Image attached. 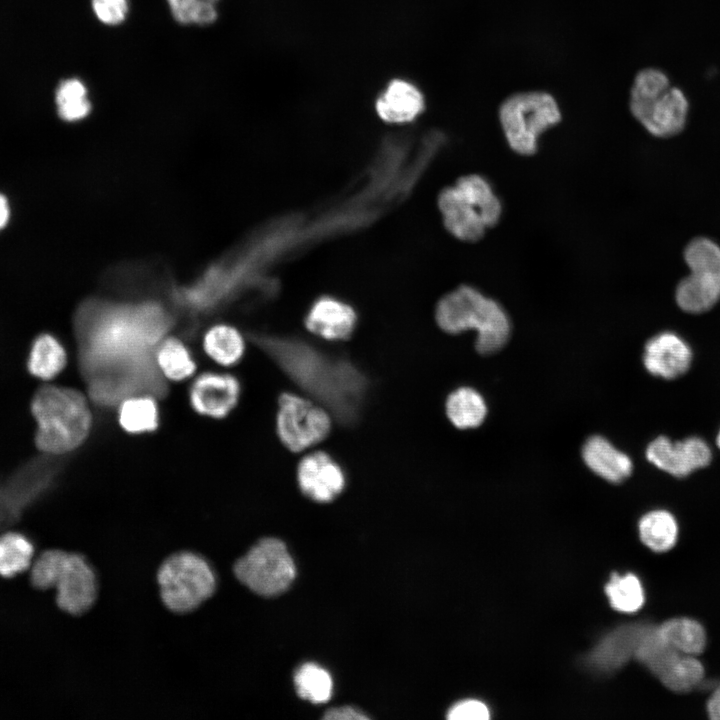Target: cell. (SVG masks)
<instances>
[{"instance_id": "cell-22", "label": "cell", "mask_w": 720, "mask_h": 720, "mask_svg": "<svg viewBox=\"0 0 720 720\" xmlns=\"http://www.w3.org/2000/svg\"><path fill=\"white\" fill-rule=\"evenodd\" d=\"M641 542L653 552L670 551L679 538V524L667 510H653L641 517L638 523Z\"/></svg>"}, {"instance_id": "cell-6", "label": "cell", "mask_w": 720, "mask_h": 720, "mask_svg": "<svg viewBox=\"0 0 720 720\" xmlns=\"http://www.w3.org/2000/svg\"><path fill=\"white\" fill-rule=\"evenodd\" d=\"M443 222L455 238L464 242L481 240L503 216V203L494 186L483 175L460 177L439 196Z\"/></svg>"}, {"instance_id": "cell-10", "label": "cell", "mask_w": 720, "mask_h": 720, "mask_svg": "<svg viewBox=\"0 0 720 720\" xmlns=\"http://www.w3.org/2000/svg\"><path fill=\"white\" fill-rule=\"evenodd\" d=\"M684 258L690 275L677 285L676 302L686 312H705L720 299V248L707 238H696L685 248Z\"/></svg>"}, {"instance_id": "cell-26", "label": "cell", "mask_w": 720, "mask_h": 720, "mask_svg": "<svg viewBox=\"0 0 720 720\" xmlns=\"http://www.w3.org/2000/svg\"><path fill=\"white\" fill-rule=\"evenodd\" d=\"M154 357L162 375L173 381L191 376L196 369L190 350L176 338H164L156 347Z\"/></svg>"}, {"instance_id": "cell-25", "label": "cell", "mask_w": 720, "mask_h": 720, "mask_svg": "<svg viewBox=\"0 0 720 720\" xmlns=\"http://www.w3.org/2000/svg\"><path fill=\"white\" fill-rule=\"evenodd\" d=\"M446 413L455 427L475 428L484 421L487 406L479 392L470 387H460L448 396Z\"/></svg>"}, {"instance_id": "cell-14", "label": "cell", "mask_w": 720, "mask_h": 720, "mask_svg": "<svg viewBox=\"0 0 720 720\" xmlns=\"http://www.w3.org/2000/svg\"><path fill=\"white\" fill-rule=\"evenodd\" d=\"M646 457L659 469L676 477H685L707 466L711 461V451L700 438L671 442L667 437L660 436L648 445Z\"/></svg>"}, {"instance_id": "cell-23", "label": "cell", "mask_w": 720, "mask_h": 720, "mask_svg": "<svg viewBox=\"0 0 720 720\" xmlns=\"http://www.w3.org/2000/svg\"><path fill=\"white\" fill-rule=\"evenodd\" d=\"M66 360V351L58 339L51 334H41L32 344L27 368L31 375L50 380L63 370Z\"/></svg>"}, {"instance_id": "cell-30", "label": "cell", "mask_w": 720, "mask_h": 720, "mask_svg": "<svg viewBox=\"0 0 720 720\" xmlns=\"http://www.w3.org/2000/svg\"><path fill=\"white\" fill-rule=\"evenodd\" d=\"M33 556V546L23 535L7 533L0 537V575L12 577L26 570Z\"/></svg>"}, {"instance_id": "cell-9", "label": "cell", "mask_w": 720, "mask_h": 720, "mask_svg": "<svg viewBox=\"0 0 720 720\" xmlns=\"http://www.w3.org/2000/svg\"><path fill=\"white\" fill-rule=\"evenodd\" d=\"M232 573L249 591L262 597H273L288 589L296 569L283 541L263 537L234 560Z\"/></svg>"}, {"instance_id": "cell-3", "label": "cell", "mask_w": 720, "mask_h": 720, "mask_svg": "<svg viewBox=\"0 0 720 720\" xmlns=\"http://www.w3.org/2000/svg\"><path fill=\"white\" fill-rule=\"evenodd\" d=\"M31 411L37 422L35 444L44 453L71 452L90 432L92 415L87 399L73 388L40 387L33 396Z\"/></svg>"}, {"instance_id": "cell-24", "label": "cell", "mask_w": 720, "mask_h": 720, "mask_svg": "<svg viewBox=\"0 0 720 720\" xmlns=\"http://www.w3.org/2000/svg\"><path fill=\"white\" fill-rule=\"evenodd\" d=\"M118 421L128 433L153 432L159 426L156 398L151 395L129 397L118 405Z\"/></svg>"}, {"instance_id": "cell-39", "label": "cell", "mask_w": 720, "mask_h": 720, "mask_svg": "<svg viewBox=\"0 0 720 720\" xmlns=\"http://www.w3.org/2000/svg\"><path fill=\"white\" fill-rule=\"evenodd\" d=\"M10 217V207L7 198L0 193V230L3 229Z\"/></svg>"}, {"instance_id": "cell-36", "label": "cell", "mask_w": 720, "mask_h": 720, "mask_svg": "<svg viewBox=\"0 0 720 720\" xmlns=\"http://www.w3.org/2000/svg\"><path fill=\"white\" fill-rule=\"evenodd\" d=\"M490 717L488 707L475 699L463 700L453 705L447 718L451 720H487Z\"/></svg>"}, {"instance_id": "cell-17", "label": "cell", "mask_w": 720, "mask_h": 720, "mask_svg": "<svg viewBox=\"0 0 720 720\" xmlns=\"http://www.w3.org/2000/svg\"><path fill=\"white\" fill-rule=\"evenodd\" d=\"M691 360L692 352L688 344L671 332L652 337L644 348L643 363L646 370L664 379L684 374Z\"/></svg>"}, {"instance_id": "cell-27", "label": "cell", "mask_w": 720, "mask_h": 720, "mask_svg": "<svg viewBox=\"0 0 720 720\" xmlns=\"http://www.w3.org/2000/svg\"><path fill=\"white\" fill-rule=\"evenodd\" d=\"M203 348L207 355L217 363L231 366L242 358L245 345L241 334L235 328L221 324L206 332Z\"/></svg>"}, {"instance_id": "cell-37", "label": "cell", "mask_w": 720, "mask_h": 720, "mask_svg": "<svg viewBox=\"0 0 720 720\" xmlns=\"http://www.w3.org/2000/svg\"><path fill=\"white\" fill-rule=\"evenodd\" d=\"M323 718L327 720H364L368 717L353 707L344 706L329 709Z\"/></svg>"}, {"instance_id": "cell-33", "label": "cell", "mask_w": 720, "mask_h": 720, "mask_svg": "<svg viewBox=\"0 0 720 720\" xmlns=\"http://www.w3.org/2000/svg\"><path fill=\"white\" fill-rule=\"evenodd\" d=\"M174 19L183 25H209L217 18L216 5L201 0H166Z\"/></svg>"}, {"instance_id": "cell-1", "label": "cell", "mask_w": 720, "mask_h": 720, "mask_svg": "<svg viewBox=\"0 0 720 720\" xmlns=\"http://www.w3.org/2000/svg\"><path fill=\"white\" fill-rule=\"evenodd\" d=\"M170 327L171 318L157 304H84L75 333L91 400L111 408L136 395L165 398L169 389L154 353Z\"/></svg>"}, {"instance_id": "cell-29", "label": "cell", "mask_w": 720, "mask_h": 720, "mask_svg": "<svg viewBox=\"0 0 720 720\" xmlns=\"http://www.w3.org/2000/svg\"><path fill=\"white\" fill-rule=\"evenodd\" d=\"M612 608L623 613H635L645 602V591L640 579L633 573H613L605 586Z\"/></svg>"}, {"instance_id": "cell-34", "label": "cell", "mask_w": 720, "mask_h": 720, "mask_svg": "<svg viewBox=\"0 0 720 720\" xmlns=\"http://www.w3.org/2000/svg\"><path fill=\"white\" fill-rule=\"evenodd\" d=\"M65 550L45 551L35 562L31 572V582L38 589L45 590L55 586L56 577L64 557Z\"/></svg>"}, {"instance_id": "cell-18", "label": "cell", "mask_w": 720, "mask_h": 720, "mask_svg": "<svg viewBox=\"0 0 720 720\" xmlns=\"http://www.w3.org/2000/svg\"><path fill=\"white\" fill-rule=\"evenodd\" d=\"M353 309L333 298H321L308 312L305 325L312 333L327 340H345L355 328Z\"/></svg>"}, {"instance_id": "cell-19", "label": "cell", "mask_w": 720, "mask_h": 720, "mask_svg": "<svg viewBox=\"0 0 720 720\" xmlns=\"http://www.w3.org/2000/svg\"><path fill=\"white\" fill-rule=\"evenodd\" d=\"M424 97L412 83L392 80L376 100L379 117L390 123H404L415 119L424 109Z\"/></svg>"}, {"instance_id": "cell-7", "label": "cell", "mask_w": 720, "mask_h": 720, "mask_svg": "<svg viewBox=\"0 0 720 720\" xmlns=\"http://www.w3.org/2000/svg\"><path fill=\"white\" fill-rule=\"evenodd\" d=\"M688 108L684 93L671 86L663 71L647 67L635 75L630 88L629 109L651 135L666 138L681 132Z\"/></svg>"}, {"instance_id": "cell-2", "label": "cell", "mask_w": 720, "mask_h": 720, "mask_svg": "<svg viewBox=\"0 0 720 720\" xmlns=\"http://www.w3.org/2000/svg\"><path fill=\"white\" fill-rule=\"evenodd\" d=\"M249 338L339 423L352 425L358 421L369 382L351 360L297 338L260 333L249 334Z\"/></svg>"}, {"instance_id": "cell-13", "label": "cell", "mask_w": 720, "mask_h": 720, "mask_svg": "<svg viewBox=\"0 0 720 720\" xmlns=\"http://www.w3.org/2000/svg\"><path fill=\"white\" fill-rule=\"evenodd\" d=\"M241 384L232 374L204 372L189 388V402L198 414L213 418L227 416L237 405Z\"/></svg>"}, {"instance_id": "cell-32", "label": "cell", "mask_w": 720, "mask_h": 720, "mask_svg": "<svg viewBox=\"0 0 720 720\" xmlns=\"http://www.w3.org/2000/svg\"><path fill=\"white\" fill-rule=\"evenodd\" d=\"M56 104L59 116L66 121L81 120L91 109L86 86L75 78L61 82L56 91Z\"/></svg>"}, {"instance_id": "cell-38", "label": "cell", "mask_w": 720, "mask_h": 720, "mask_svg": "<svg viewBox=\"0 0 720 720\" xmlns=\"http://www.w3.org/2000/svg\"><path fill=\"white\" fill-rule=\"evenodd\" d=\"M706 712L710 719L720 720V687H717L708 698Z\"/></svg>"}, {"instance_id": "cell-40", "label": "cell", "mask_w": 720, "mask_h": 720, "mask_svg": "<svg viewBox=\"0 0 720 720\" xmlns=\"http://www.w3.org/2000/svg\"><path fill=\"white\" fill-rule=\"evenodd\" d=\"M201 1H203L205 3L216 5L219 0H201Z\"/></svg>"}, {"instance_id": "cell-42", "label": "cell", "mask_w": 720, "mask_h": 720, "mask_svg": "<svg viewBox=\"0 0 720 720\" xmlns=\"http://www.w3.org/2000/svg\"><path fill=\"white\" fill-rule=\"evenodd\" d=\"M718 687H720V683H719V686H718Z\"/></svg>"}, {"instance_id": "cell-28", "label": "cell", "mask_w": 720, "mask_h": 720, "mask_svg": "<svg viewBox=\"0 0 720 720\" xmlns=\"http://www.w3.org/2000/svg\"><path fill=\"white\" fill-rule=\"evenodd\" d=\"M705 668L698 656L679 654L658 678L662 685L675 693H688L704 680Z\"/></svg>"}, {"instance_id": "cell-5", "label": "cell", "mask_w": 720, "mask_h": 720, "mask_svg": "<svg viewBox=\"0 0 720 720\" xmlns=\"http://www.w3.org/2000/svg\"><path fill=\"white\" fill-rule=\"evenodd\" d=\"M155 584L162 606L178 616L199 610L218 588L216 568L199 551L179 549L167 554L155 570Z\"/></svg>"}, {"instance_id": "cell-41", "label": "cell", "mask_w": 720, "mask_h": 720, "mask_svg": "<svg viewBox=\"0 0 720 720\" xmlns=\"http://www.w3.org/2000/svg\"><path fill=\"white\" fill-rule=\"evenodd\" d=\"M717 443H718V446L720 447V432H719V435H718V438H717Z\"/></svg>"}, {"instance_id": "cell-31", "label": "cell", "mask_w": 720, "mask_h": 720, "mask_svg": "<svg viewBox=\"0 0 720 720\" xmlns=\"http://www.w3.org/2000/svg\"><path fill=\"white\" fill-rule=\"evenodd\" d=\"M294 683L298 695L313 703H323L331 697L332 679L314 663L303 664L294 675Z\"/></svg>"}, {"instance_id": "cell-8", "label": "cell", "mask_w": 720, "mask_h": 720, "mask_svg": "<svg viewBox=\"0 0 720 720\" xmlns=\"http://www.w3.org/2000/svg\"><path fill=\"white\" fill-rule=\"evenodd\" d=\"M497 115L508 147L523 157L536 154L541 135L562 120L558 101L543 90L510 94L500 103Z\"/></svg>"}, {"instance_id": "cell-11", "label": "cell", "mask_w": 720, "mask_h": 720, "mask_svg": "<svg viewBox=\"0 0 720 720\" xmlns=\"http://www.w3.org/2000/svg\"><path fill=\"white\" fill-rule=\"evenodd\" d=\"M278 405L277 433L289 450L300 452L328 435L330 416L322 406L291 393L281 394Z\"/></svg>"}, {"instance_id": "cell-15", "label": "cell", "mask_w": 720, "mask_h": 720, "mask_svg": "<svg viewBox=\"0 0 720 720\" xmlns=\"http://www.w3.org/2000/svg\"><path fill=\"white\" fill-rule=\"evenodd\" d=\"M298 484L304 495L317 502H329L345 486L342 468L327 453L318 451L305 456L297 468Z\"/></svg>"}, {"instance_id": "cell-21", "label": "cell", "mask_w": 720, "mask_h": 720, "mask_svg": "<svg viewBox=\"0 0 720 720\" xmlns=\"http://www.w3.org/2000/svg\"><path fill=\"white\" fill-rule=\"evenodd\" d=\"M662 639L677 653L699 656L707 645V633L701 622L690 617H673L657 625Z\"/></svg>"}, {"instance_id": "cell-4", "label": "cell", "mask_w": 720, "mask_h": 720, "mask_svg": "<svg viewBox=\"0 0 720 720\" xmlns=\"http://www.w3.org/2000/svg\"><path fill=\"white\" fill-rule=\"evenodd\" d=\"M436 321L450 334L475 330V347L481 354L501 349L511 332V322L502 305L468 285L456 288L439 301Z\"/></svg>"}, {"instance_id": "cell-20", "label": "cell", "mask_w": 720, "mask_h": 720, "mask_svg": "<svg viewBox=\"0 0 720 720\" xmlns=\"http://www.w3.org/2000/svg\"><path fill=\"white\" fill-rule=\"evenodd\" d=\"M582 456L595 474L612 483L622 482L633 470L631 459L602 436L590 437L583 446Z\"/></svg>"}, {"instance_id": "cell-12", "label": "cell", "mask_w": 720, "mask_h": 720, "mask_svg": "<svg viewBox=\"0 0 720 720\" xmlns=\"http://www.w3.org/2000/svg\"><path fill=\"white\" fill-rule=\"evenodd\" d=\"M99 587L96 569L87 558L65 551L54 586L58 607L70 615L84 614L95 605Z\"/></svg>"}, {"instance_id": "cell-16", "label": "cell", "mask_w": 720, "mask_h": 720, "mask_svg": "<svg viewBox=\"0 0 720 720\" xmlns=\"http://www.w3.org/2000/svg\"><path fill=\"white\" fill-rule=\"evenodd\" d=\"M644 624H623L608 632L588 653L586 665L601 674H610L623 667L634 658Z\"/></svg>"}, {"instance_id": "cell-35", "label": "cell", "mask_w": 720, "mask_h": 720, "mask_svg": "<svg viewBox=\"0 0 720 720\" xmlns=\"http://www.w3.org/2000/svg\"><path fill=\"white\" fill-rule=\"evenodd\" d=\"M97 19L106 25L122 23L128 14V0H92Z\"/></svg>"}]
</instances>
